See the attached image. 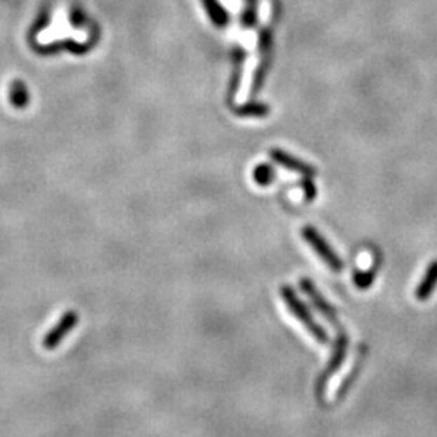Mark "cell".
Here are the masks:
<instances>
[{
	"label": "cell",
	"instance_id": "obj_10",
	"mask_svg": "<svg viewBox=\"0 0 437 437\" xmlns=\"http://www.w3.org/2000/svg\"><path fill=\"white\" fill-rule=\"evenodd\" d=\"M303 190H305V198L308 201H311L314 196H316V190H314V185L310 180H305V182H303Z\"/></svg>",
	"mask_w": 437,
	"mask_h": 437
},
{
	"label": "cell",
	"instance_id": "obj_4",
	"mask_svg": "<svg viewBox=\"0 0 437 437\" xmlns=\"http://www.w3.org/2000/svg\"><path fill=\"white\" fill-rule=\"evenodd\" d=\"M78 321H79V316L77 311L70 310V311L63 313L56 326L44 335V339H42V348L56 350L57 346L62 344V340L65 339L74 327H77Z\"/></svg>",
	"mask_w": 437,
	"mask_h": 437
},
{
	"label": "cell",
	"instance_id": "obj_5",
	"mask_svg": "<svg viewBox=\"0 0 437 437\" xmlns=\"http://www.w3.org/2000/svg\"><path fill=\"white\" fill-rule=\"evenodd\" d=\"M300 287H301V290L306 293V296L310 298L313 305L316 306V310L321 311V314H324V318H326L329 322H332L334 326L340 327L339 319H337V311L334 310L332 305H329V301L321 295V292H318L316 285L313 284L311 279H308V277H303V279L300 280Z\"/></svg>",
	"mask_w": 437,
	"mask_h": 437
},
{
	"label": "cell",
	"instance_id": "obj_1",
	"mask_svg": "<svg viewBox=\"0 0 437 437\" xmlns=\"http://www.w3.org/2000/svg\"><path fill=\"white\" fill-rule=\"evenodd\" d=\"M280 296H282V300L285 301L289 311L303 324V327H305L319 344H322V345L329 344L327 332L322 329L321 324L316 322V319L313 318L311 311L308 310V306L300 300V296L296 295L295 290H293L290 285L280 287Z\"/></svg>",
	"mask_w": 437,
	"mask_h": 437
},
{
	"label": "cell",
	"instance_id": "obj_6",
	"mask_svg": "<svg viewBox=\"0 0 437 437\" xmlns=\"http://www.w3.org/2000/svg\"><path fill=\"white\" fill-rule=\"evenodd\" d=\"M436 287H437V259L428 266L423 279H421L417 290H415V296H417V300L419 301L429 300L431 295H433L436 290Z\"/></svg>",
	"mask_w": 437,
	"mask_h": 437
},
{
	"label": "cell",
	"instance_id": "obj_9",
	"mask_svg": "<svg viewBox=\"0 0 437 437\" xmlns=\"http://www.w3.org/2000/svg\"><path fill=\"white\" fill-rule=\"evenodd\" d=\"M273 175H274L273 169H269V167H266V165H263V167H259L254 172V178H256V182L261 183V185H268V183L273 182V178H274Z\"/></svg>",
	"mask_w": 437,
	"mask_h": 437
},
{
	"label": "cell",
	"instance_id": "obj_8",
	"mask_svg": "<svg viewBox=\"0 0 437 437\" xmlns=\"http://www.w3.org/2000/svg\"><path fill=\"white\" fill-rule=\"evenodd\" d=\"M377 269H379V266L374 264V268H371L370 270H360V273H355L353 284L356 289H360V290L370 289V287L374 284Z\"/></svg>",
	"mask_w": 437,
	"mask_h": 437
},
{
	"label": "cell",
	"instance_id": "obj_3",
	"mask_svg": "<svg viewBox=\"0 0 437 437\" xmlns=\"http://www.w3.org/2000/svg\"><path fill=\"white\" fill-rule=\"evenodd\" d=\"M346 351H348V337H346L344 332H340L337 340H335V344H334V350H332V355H330L329 361H327L326 371H324L322 374L319 376L318 384H316V396L319 398H322L324 392H326L327 381L340 370V367H342L344 361L346 358Z\"/></svg>",
	"mask_w": 437,
	"mask_h": 437
},
{
	"label": "cell",
	"instance_id": "obj_2",
	"mask_svg": "<svg viewBox=\"0 0 437 437\" xmlns=\"http://www.w3.org/2000/svg\"><path fill=\"white\" fill-rule=\"evenodd\" d=\"M301 235L303 238H305V242L314 249V253H316L319 258L326 263V266L330 270H332V273H342L344 261L340 259V256L335 253V249L330 247V244L326 242V238H324L321 233L316 230V228L311 226L303 227Z\"/></svg>",
	"mask_w": 437,
	"mask_h": 437
},
{
	"label": "cell",
	"instance_id": "obj_7",
	"mask_svg": "<svg viewBox=\"0 0 437 437\" xmlns=\"http://www.w3.org/2000/svg\"><path fill=\"white\" fill-rule=\"evenodd\" d=\"M270 156H273L274 161L277 164L284 165V167L290 169V170H295V172H300L305 175V177H311V175H314V169L310 167V165L298 161V159L292 157L290 154H287L284 151H279V149H274V151H270Z\"/></svg>",
	"mask_w": 437,
	"mask_h": 437
}]
</instances>
